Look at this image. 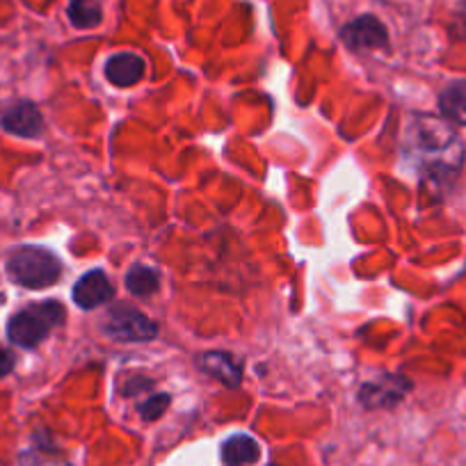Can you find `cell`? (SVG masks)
I'll return each mask as SVG.
<instances>
[{
    "instance_id": "8992f818",
    "label": "cell",
    "mask_w": 466,
    "mask_h": 466,
    "mask_svg": "<svg viewBox=\"0 0 466 466\" xmlns=\"http://www.w3.org/2000/svg\"><path fill=\"white\" fill-rule=\"evenodd\" d=\"M340 39L352 51H369V48H384L389 44L387 28L373 15H364L360 19L350 21L340 30Z\"/></svg>"
},
{
    "instance_id": "6da1fadb",
    "label": "cell",
    "mask_w": 466,
    "mask_h": 466,
    "mask_svg": "<svg viewBox=\"0 0 466 466\" xmlns=\"http://www.w3.org/2000/svg\"><path fill=\"white\" fill-rule=\"evenodd\" d=\"M402 154L419 177L432 181H451L464 163V147L457 133L443 119L430 115H419L407 127Z\"/></svg>"
},
{
    "instance_id": "8fae6325",
    "label": "cell",
    "mask_w": 466,
    "mask_h": 466,
    "mask_svg": "<svg viewBox=\"0 0 466 466\" xmlns=\"http://www.w3.org/2000/svg\"><path fill=\"white\" fill-rule=\"evenodd\" d=\"M439 107L451 122L466 127V80H452L439 94Z\"/></svg>"
},
{
    "instance_id": "ba28073f",
    "label": "cell",
    "mask_w": 466,
    "mask_h": 466,
    "mask_svg": "<svg viewBox=\"0 0 466 466\" xmlns=\"http://www.w3.org/2000/svg\"><path fill=\"white\" fill-rule=\"evenodd\" d=\"M0 124H3V128H5L7 133H12V136H19V137H37V136H42V131H44L42 112H39L37 107L28 101L12 106L10 110L3 115Z\"/></svg>"
},
{
    "instance_id": "2e32d148",
    "label": "cell",
    "mask_w": 466,
    "mask_h": 466,
    "mask_svg": "<svg viewBox=\"0 0 466 466\" xmlns=\"http://www.w3.org/2000/svg\"><path fill=\"white\" fill-rule=\"evenodd\" d=\"M12 369H15V357L5 348H0V378L10 375Z\"/></svg>"
},
{
    "instance_id": "7c38bea8",
    "label": "cell",
    "mask_w": 466,
    "mask_h": 466,
    "mask_svg": "<svg viewBox=\"0 0 466 466\" xmlns=\"http://www.w3.org/2000/svg\"><path fill=\"white\" fill-rule=\"evenodd\" d=\"M258 443L248 434H236L227 439L222 446V461L224 466H245L258 460Z\"/></svg>"
},
{
    "instance_id": "7a4b0ae2",
    "label": "cell",
    "mask_w": 466,
    "mask_h": 466,
    "mask_svg": "<svg viewBox=\"0 0 466 466\" xmlns=\"http://www.w3.org/2000/svg\"><path fill=\"white\" fill-rule=\"evenodd\" d=\"M7 272L25 289H46L60 279L62 263L44 248H21L7 261Z\"/></svg>"
},
{
    "instance_id": "3957f363",
    "label": "cell",
    "mask_w": 466,
    "mask_h": 466,
    "mask_svg": "<svg viewBox=\"0 0 466 466\" xmlns=\"http://www.w3.org/2000/svg\"><path fill=\"white\" fill-rule=\"evenodd\" d=\"M65 320V309L60 302H39L30 304L28 309L12 316L7 336L19 348H37L48 331Z\"/></svg>"
},
{
    "instance_id": "4fadbf2b",
    "label": "cell",
    "mask_w": 466,
    "mask_h": 466,
    "mask_svg": "<svg viewBox=\"0 0 466 466\" xmlns=\"http://www.w3.org/2000/svg\"><path fill=\"white\" fill-rule=\"evenodd\" d=\"M69 19L76 28H96L103 19L98 0H69Z\"/></svg>"
},
{
    "instance_id": "9a60e30c",
    "label": "cell",
    "mask_w": 466,
    "mask_h": 466,
    "mask_svg": "<svg viewBox=\"0 0 466 466\" xmlns=\"http://www.w3.org/2000/svg\"><path fill=\"white\" fill-rule=\"evenodd\" d=\"M169 407V396L167 393H158V396H151L149 400L140 405V414L145 420H156L165 414V410Z\"/></svg>"
},
{
    "instance_id": "277c9868",
    "label": "cell",
    "mask_w": 466,
    "mask_h": 466,
    "mask_svg": "<svg viewBox=\"0 0 466 466\" xmlns=\"http://www.w3.org/2000/svg\"><path fill=\"white\" fill-rule=\"evenodd\" d=\"M103 329L115 340H140V343L151 340L158 334L156 322L151 318H147L142 311L131 307L110 309V313L106 316V322H103Z\"/></svg>"
},
{
    "instance_id": "9c48e42d",
    "label": "cell",
    "mask_w": 466,
    "mask_h": 466,
    "mask_svg": "<svg viewBox=\"0 0 466 466\" xmlns=\"http://www.w3.org/2000/svg\"><path fill=\"white\" fill-rule=\"evenodd\" d=\"M145 76V60L136 53H116L106 62V78L116 87H131Z\"/></svg>"
},
{
    "instance_id": "52a82bcc",
    "label": "cell",
    "mask_w": 466,
    "mask_h": 466,
    "mask_svg": "<svg viewBox=\"0 0 466 466\" xmlns=\"http://www.w3.org/2000/svg\"><path fill=\"white\" fill-rule=\"evenodd\" d=\"M115 298V289H112V281L107 279L106 272L92 270L85 277H80L78 284L74 286V302L78 304L80 309H92L103 307L110 299Z\"/></svg>"
},
{
    "instance_id": "30bf717a",
    "label": "cell",
    "mask_w": 466,
    "mask_h": 466,
    "mask_svg": "<svg viewBox=\"0 0 466 466\" xmlns=\"http://www.w3.org/2000/svg\"><path fill=\"white\" fill-rule=\"evenodd\" d=\"M199 366L206 375L219 380L224 387H238L243 380V366L228 352H204L199 357Z\"/></svg>"
},
{
    "instance_id": "5b68a950",
    "label": "cell",
    "mask_w": 466,
    "mask_h": 466,
    "mask_svg": "<svg viewBox=\"0 0 466 466\" xmlns=\"http://www.w3.org/2000/svg\"><path fill=\"white\" fill-rule=\"evenodd\" d=\"M410 389L411 382L402 375H382L360 389V402L369 410H384V407L398 405Z\"/></svg>"
},
{
    "instance_id": "5bb4252c",
    "label": "cell",
    "mask_w": 466,
    "mask_h": 466,
    "mask_svg": "<svg viewBox=\"0 0 466 466\" xmlns=\"http://www.w3.org/2000/svg\"><path fill=\"white\" fill-rule=\"evenodd\" d=\"M158 275H156L151 268L147 266H136L128 270L127 275V286L133 295H140V298H149L158 290Z\"/></svg>"
}]
</instances>
